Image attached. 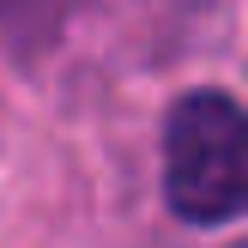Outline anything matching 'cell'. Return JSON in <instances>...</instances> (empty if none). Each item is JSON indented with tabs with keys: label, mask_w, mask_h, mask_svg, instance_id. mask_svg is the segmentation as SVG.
Returning <instances> with one entry per match:
<instances>
[{
	"label": "cell",
	"mask_w": 248,
	"mask_h": 248,
	"mask_svg": "<svg viewBox=\"0 0 248 248\" xmlns=\"http://www.w3.org/2000/svg\"><path fill=\"white\" fill-rule=\"evenodd\" d=\"M164 200L188 224L248 212V109L224 91H188L164 121Z\"/></svg>",
	"instance_id": "obj_1"
}]
</instances>
